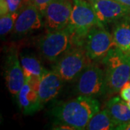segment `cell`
<instances>
[{"mask_svg": "<svg viewBox=\"0 0 130 130\" xmlns=\"http://www.w3.org/2000/svg\"><path fill=\"white\" fill-rule=\"evenodd\" d=\"M91 62L84 46H73L54 63L52 70L57 72L64 83H70L77 79Z\"/></svg>", "mask_w": 130, "mask_h": 130, "instance_id": "277c9868", "label": "cell"}, {"mask_svg": "<svg viewBox=\"0 0 130 130\" xmlns=\"http://www.w3.org/2000/svg\"><path fill=\"white\" fill-rule=\"evenodd\" d=\"M89 2H91V1H101V0H88Z\"/></svg>", "mask_w": 130, "mask_h": 130, "instance_id": "d4e9b609", "label": "cell"}, {"mask_svg": "<svg viewBox=\"0 0 130 130\" xmlns=\"http://www.w3.org/2000/svg\"><path fill=\"white\" fill-rule=\"evenodd\" d=\"M99 20L105 26L123 20H130V9L116 0L90 2Z\"/></svg>", "mask_w": 130, "mask_h": 130, "instance_id": "30bf717a", "label": "cell"}, {"mask_svg": "<svg viewBox=\"0 0 130 130\" xmlns=\"http://www.w3.org/2000/svg\"><path fill=\"white\" fill-rule=\"evenodd\" d=\"M129 82H130V76H129Z\"/></svg>", "mask_w": 130, "mask_h": 130, "instance_id": "484cf974", "label": "cell"}, {"mask_svg": "<svg viewBox=\"0 0 130 130\" xmlns=\"http://www.w3.org/2000/svg\"><path fill=\"white\" fill-rule=\"evenodd\" d=\"M126 103H127V105H128L129 108H130V101H128V102H126Z\"/></svg>", "mask_w": 130, "mask_h": 130, "instance_id": "cb8c5ba5", "label": "cell"}, {"mask_svg": "<svg viewBox=\"0 0 130 130\" xmlns=\"http://www.w3.org/2000/svg\"><path fill=\"white\" fill-rule=\"evenodd\" d=\"M64 83V82L56 72L54 70H46L38 86V93L43 107L60 93Z\"/></svg>", "mask_w": 130, "mask_h": 130, "instance_id": "7c38bea8", "label": "cell"}, {"mask_svg": "<svg viewBox=\"0 0 130 130\" xmlns=\"http://www.w3.org/2000/svg\"><path fill=\"white\" fill-rule=\"evenodd\" d=\"M130 9V0H116Z\"/></svg>", "mask_w": 130, "mask_h": 130, "instance_id": "603a6c76", "label": "cell"}, {"mask_svg": "<svg viewBox=\"0 0 130 130\" xmlns=\"http://www.w3.org/2000/svg\"><path fill=\"white\" fill-rule=\"evenodd\" d=\"M25 0H0V15L18 12Z\"/></svg>", "mask_w": 130, "mask_h": 130, "instance_id": "d6986e66", "label": "cell"}, {"mask_svg": "<svg viewBox=\"0 0 130 130\" xmlns=\"http://www.w3.org/2000/svg\"><path fill=\"white\" fill-rule=\"evenodd\" d=\"M28 1L31 2L32 5H35L43 14L47 6L49 5L53 0H28Z\"/></svg>", "mask_w": 130, "mask_h": 130, "instance_id": "ffe728a7", "label": "cell"}, {"mask_svg": "<svg viewBox=\"0 0 130 130\" xmlns=\"http://www.w3.org/2000/svg\"><path fill=\"white\" fill-rule=\"evenodd\" d=\"M105 108L116 126L130 121V108L127 103L120 96H114L110 98L106 103Z\"/></svg>", "mask_w": 130, "mask_h": 130, "instance_id": "9a60e30c", "label": "cell"}, {"mask_svg": "<svg viewBox=\"0 0 130 130\" xmlns=\"http://www.w3.org/2000/svg\"><path fill=\"white\" fill-rule=\"evenodd\" d=\"M100 102L95 98L78 95L57 103L52 107L49 114L54 126H67L71 130L86 129L91 118L100 111Z\"/></svg>", "mask_w": 130, "mask_h": 130, "instance_id": "6da1fadb", "label": "cell"}, {"mask_svg": "<svg viewBox=\"0 0 130 130\" xmlns=\"http://www.w3.org/2000/svg\"><path fill=\"white\" fill-rule=\"evenodd\" d=\"M5 75L8 90L16 98L25 83V76L18 51L14 48L10 49L6 57Z\"/></svg>", "mask_w": 130, "mask_h": 130, "instance_id": "8fae6325", "label": "cell"}, {"mask_svg": "<svg viewBox=\"0 0 130 130\" xmlns=\"http://www.w3.org/2000/svg\"><path fill=\"white\" fill-rule=\"evenodd\" d=\"M101 62L104 67L106 95L111 96L119 93L129 79L130 54L114 46Z\"/></svg>", "mask_w": 130, "mask_h": 130, "instance_id": "7a4b0ae2", "label": "cell"}, {"mask_svg": "<svg viewBox=\"0 0 130 130\" xmlns=\"http://www.w3.org/2000/svg\"><path fill=\"white\" fill-rule=\"evenodd\" d=\"M72 10L69 27L72 31L74 46H84L85 38L91 28L104 25L99 20L91 3L87 0H72Z\"/></svg>", "mask_w": 130, "mask_h": 130, "instance_id": "3957f363", "label": "cell"}, {"mask_svg": "<svg viewBox=\"0 0 130 130\" xmlns=\"http://www.w3.org/2000/svg\"><path fill=\"white\" fill-rule=\"evenodd\" d=\"M18 14V12L14 13H9L1 16L0 34L2 37H5L8 33L12 32Z\"/></svg>", "mask_w": 130, "mask_h": 130, "instance_id": "ac0fdd59", "label": "cell"}, {"mask_svg": "<svg viewBox=\"0 0 130 130\" xmlns=\"http://www.w3.org/2000/svg\"><path fill=\"white\" fill-rule=\"evenodd\" d=\"M73 46L72 31L69 26L59 30L47 32L38 43L41 56L51 63L56 61Z\"/></svg>", "mask_w": 130, "mask_h": 130, "instance_id": "8992f818", "label": "cell"}, {"mask_svg": "<svg viewBox=\"0 0 130 130\" xmlns=\"http://www.w3.org/2000/svg\"><path fill=\"white\" fill-rule=\"evenodd\" d=\"M72 10V1L53 0L43 13V25L47 32L67 28L70 24Z\"/></svg>", "mask_w": 130, "mask_h": 130, "instance_id": "ba28073f", "label": "cell"}, {"mask_svg": "<svg viewBox=\"0 0 130 130\" xmlns=\"http://www.w3.org/2000/svg\"><path fill=\"white\" fill-rule=\"evenodd\" d=\"M43 18L41 12L28 0H25L18 10L15 20L12 36L22 38L29 32L37 30L43 25Z\"/></svg>", "mask_w": 130, "mask_h": 130, "instance_id": "9c48e42d", "label": "cell"}, {"mask_svg": "<svg viewBox=\"0 0 130 130\" xmlns=\"http://www.w3.org/2000/svg\"><path fill=\"white\" fill-rule=\"evenodd\" d=\"M120 97L125 101L126 102H128L130 101V82L128 81L122 87L119 91Z\"/></svg>", "mask_w": 130, "mask_h": 130, "instance_id": "44dd1931", "label": "cell"}, {"mask_svg": "<svg viewBox=\"0 0 130 130\" xmlns=\"http://www.w3.org/2000/svg\"><path fill=\"white\" fill-rule=\"evenodd\" d=\"M116 129L119 130H130V121L118 126L116 127Z\"/></svg>", "mask_w": 130, "mask_h": 130, "instance_id": "7402d4cb", "label": "cell"}, {"mask_svg": "<svg viewBox=\"0 0 130 130\" xmlns=\"http://www.w3.org/2000/svg\"><path fill=\"white\" fill-rule=\"evenodd\" d=\"M116 124L106 108L98 111L87 125L88 130H111L116 129Z\"/></svg>", "mask_w": 130, "mask_h": 130, "instance_id": "e0dca14e", "label": "cell"}, {"mask_svg": "<svg viewBox=\"0 0 130 130\" xmlns=\"http://www.w3.org/2000/svg\"><path fill=\"white\" fill-rule=\"evenodd\" d=\"M111 34L114 46L130 54V20H123L113 24Z\"/></svg>", "mask_w": 130, "mask_h": 130, "instance_id": "2e32d148", "label": "cell"}, {"mask_svg": "<svg viewBox=\"0 0 130 130\" xmlns=\"http://www.w3.org/2000/svg\"><path fill=\"white\" fill-rule=\"evenodd\" d=\"M74 82V91L77 95L95 98L106 95L104 70H102L95 62L90 63Z\"/></svg>", "mask_w": 130, "mask_h": 130, "instance_id": "5b68a950", "label": "cell"}, {"mask_svg": "<svg viewBox=\"0 0 130 130\" xmlns=\"http://www.w3.org/2000/svg\"><path fill=\"white\" fill-rule=\"evenodd\" d=\"M16 100L20 108L25 115L34 114L43 108L39 99L38 88L26 80L19 91Z\"/></svg>", "mask_w": 130, "mask_h": 130, "instance_id": "4fadbf2b", "label": "cell"}, {"mask_svg": "<svg viewBox=\"0 0 130 130\" xmlns=\"http://www.w3.org/2000/svg\"><path fill=\"white\" fill-rule=\"evenodd\" d=\"M20 63L23 70L25 80L30 82L38 88L39 81L46 69L41 61L32 54L22 52L20 54Z\"/></svg>", "mask_w": 130, "mask_h": 130, "instance_id": "5bb4252c", "label": "cell"}, {"mask_svg": "<svg viewBox=\"0 0 130 130\" xmlns=\"http://www.w3.org/2000/svg\"><path fill=\"white\" fill-rule=\"evenodd\" d=\"M114 46L112 34L106 30L105 25H97L91 28L84 43L87 56L92 62L101 61Z\"/></svg>", "mask_w": 130, "mask_h": 130, "instance_id": "52a82bcc", "label": "cell"}]
</instances>
